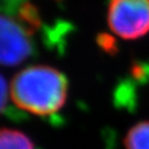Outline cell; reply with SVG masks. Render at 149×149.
Returning <instances> with one entry per match:
<instances>
[{
	"instance_id": "obj_1",
	"label": "cell",
	"mask_w": 149,
	"mask_h": 149,
	"mask_svg": "<svg viewBox=\"0 0 149 149\" xmlns=\"http://www.w3.org/2000/svg\"><path fill=\"white\" fill-rule=\"evenodd\" d=\"M69 81L61 71L48 65L21 70L10 84L11 101L19 109L39 117H54L68 98Z\"/></svg>"
},
{
	"instance_id": "obj_2",
	"label": "cell",
	"mask_w": 149,
	"mask_h": 149,
	"mask_svg": "<svg viewBox=\"0 0 149 149\" xmlns=\"http://www.w3.org/2000/svg\"><path fill=\"white\" fill-rule=\"evenodd\" d=\"M107 23L125 40L145 37L149 32V0H109Z\"/></svg>"
},
{
	"instance_id": "obj_3",
	"label": "cell",
	"mask_w": 149,
	"mask_h": 149,
	"mask_svg": "<svg viewBox=\"0 0 149 149\" xmlns=\"http://www.w3.org/2000/svg\"><path fill=\"white\" fill-rule=\"evenodd\" d=\"M0 61L5 66H15L34 54L32 33L9 16H1Z\"/></svg>"
},
{
	"instance_id": "obj_4",
	"label": "cell",
	"mask_w": 149,
	"mask_h": 149,
	"mask_svg": "<svg viewBox=\"0 0 149 149\" xmlns=\"http://www.w3.org/2000/svg\"><path fill=\"white\" fill-rule=\"evenodd\" d=\"M0 149H38V147L22 132L2 128L0 134Z\"/></svg>"
},
{
	"instance_id": "obj_5",
	"label": "cell",
	"mask_w": 149,
	"mask_h": 149,
	"mask_svg": "<svg viewBox=\"0 0 149 149\" xmlns=\"http://www.w3.org/2000/svg\"><path fill=\"white\" fill-rule=\"evenodd\" d=\"M124 145L126 149H149V122L134 125L126 134Z\"/></svg>"
},
{
	"instance_id": "obj_6",
	"label": "cell",
	"mask_w": 149,
	"mask_h": 149,
	"mask_svg": "<svg viewBox=\"0 0 149 149\" xmlns=\"http://www.w3.org/2000/svg\"><path fill=\"white\" fill-rule=\"evenodd\" d=\"M16 18L17 21L21 23L30 33L36 32V30L41 27V18L38 8L29 1L24 2L19 8Z\"/></svg>"
},
{
	"instance_id": "obj_7",
	"label": "cell",
	"mask_w": 149,
	"mask_h": 149,
	"mask_svg": "<svg viewBox=\"0 0 149 149\" xmlns=\"http://www.w3.org/2000/svg\"><path fill=\"white\" fill-rule=\"evenodd\" d=\"M97 43L106 53L114 54L116 53L117 48H116V41L115 39L106 33H102L97 37Z\"/></svg>"
},
{
	"instance_id": "obj_8",
	"label": "cell",
	"mask_w": 149,
	"mask_h": 149,
	"mask_svg": "<svg viewBox=\"0 0 149 149\" xmlns=\"http://www.w3.org/2000/svg\"><path fill=\"white\" fill-rule=\"evenodd\" d=\"M24 2H27V0H1V9L3 15H8L9 17L16 16L19 8Z\"/></svg>"
}]
</instances>
